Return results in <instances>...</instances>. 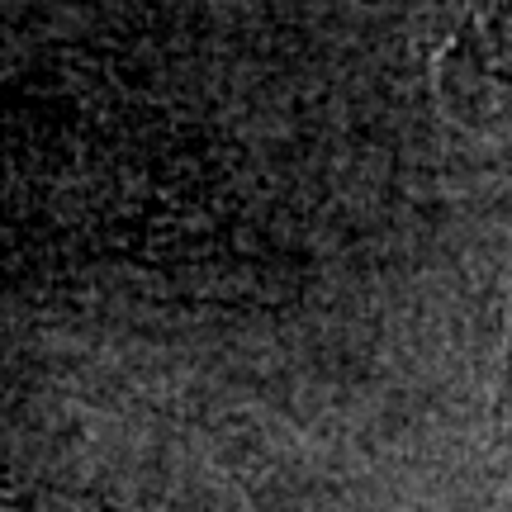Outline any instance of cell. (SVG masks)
<instances>
[{
	"label": "cell",
	"instance_id": "cell-1",
	"mask_svg": "<svg viewBox=\"0 0 512 512\" xmlns=\"http://www.w3.org/2000/svg\"><path fill=\"white\" fill-rule=\"evenodd\" d=\"M503 403L512 408V294H508V351H503Z\"/></svg>",
	"mask_w": 512,
	"mask_h": 512
}]
</instances>
